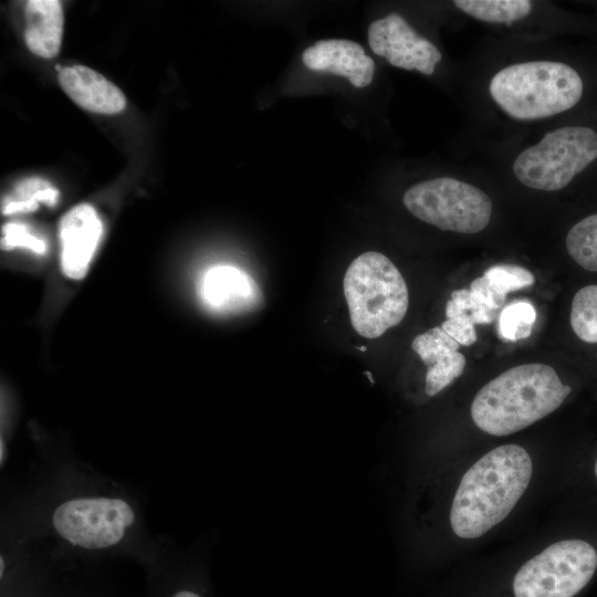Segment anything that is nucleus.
Listing matches in <instances>:
<instances>
[{
    "label": "nucleus",
    "mask_w": 597,
    "mask_h": 597,
    "mask_svg": "<svg viewBox=\"0 0 597 597\" xmlns=\"http://www.w3.org/2000/svg\"><path fill=\"white\" fill-rule=\"evenodd\" d=\"M533 471L526 450L500 446L462 476L454 494L450 524L457 536L476 538L503 521L528 486Z\"/></svg>",
    "instance_id": "obj_1"
},
{
    "label": "nucleus",
    "mask_w": 597,
    "mask_h": 597,
    "mask_svg": "<svg viewBox=\"0 0 597 597\" xmlns=\"http://www.w3.org/2000/svg\"><path fill=\"white\" fill-rule=\"evenodd\" d=\"M572 388L549 365L512 367L485 384L471 405L473 422L492 436L517 432L556 410Z\"/></svg>",
    "instance_id": "obj_2"
},
{
    "label": "nucleus",
    "mask_w": 597,
    "mask_h": 597,
    "mask_svg": "<svg viewBox=\"0 0 597 597\" xmlns=\"http://www.w3.org/2000/svg\"><path fill=\"white\" fill-rule=\"evenodd\" d=\"M493 101L511 117L542 119L574 107L583 96L578 72L556 61H528L495 73L489 85Z\"/></svg>",
    "instance_id": "obj_3"
},
{
    "label": "nucleus",
    "mask_w": 597,
    "mask_h": 597,
    "mask_svg": "<svg viewBox=\"0 0 597 597\" xmlns=\"http://www.w3.org/2000/svg\"><path fill=\"white\" fill-rule=\"evenodd\" d=\"M343 287L350 323L363 337L381 336L407 313L406 282L383 253L369 251L358 255L345 273Z\"/></svg>",
    "instance_id": "obj_4"
},
{
    "label": "nucleus",
    "mask_w": 597,
    "mask_h": 597,
    "mask_svg": "<svg viewBox=\"0 0 597 597\" xmlns=\"http://www.w3.org/2000/svg\"><path fill=\"white\" fill-rule=\"evenodd\" d=\"M597 159V133L587 126H565L548 132L524 149L512 170L524 186L543 191L565 188Z\"/></svg>",
    "instance_id": "obj_5"
},
{
    "label": "nucleus",
    "mask_w": 597,
    "mask_h": 597,
    "mask_svg": "<svg viewBox=\"0 0 597 597\" xmlns=\"http://www.w3.org/2000/svg\"><path fill=\"white\" fill-rule=\"evenodd\" d=\"M407 210L444 231L473 234L484 230L492 201L480 188L450 177L418 182L404 193Z\"/></svg>",
    "instance_id": "obj_6"
},
{
    "label": "nucleus",
    "mask_w": 597,
    "mask_h": 597,
    "mask_svg": "<svg viewBox=\"0 0 597 597\" xmlns=\"http://www.w3.org/2000/svg\"><path fill=\"white\" fill-rule=\"evenodd\" d=\"M597 568L595 548L583 540L554 543L527 561L513 579L515 597H574Z\"/></svg>",
    "instance_id": "obj_7"
},
{
    "label": "nucleus",
    "mask_w": 597,
    "mask_h": 597,
    "mask_svg": "<svg viewBox=\"0 0 597 597\" xmlns=\"http://www.w3.org/2000/svg\"><path fill=\"white\" fill-rule=\"evenodd\" d=\"M134 520L127 502L109 498L74 499L53 514L56 532L71 544L88 549L115 545Z\"/></svg>",
    "instance_id": "obj_8"
},
{
    "label": "nucleus",
    "mask_w": 597,
    "mask_h": 597,
    "mask_svg": "<svg viewBox=\"0 0 597 597\" xmlns=\"http://www.w3.org/2000/svg\"><path fill=\"white\" fill-rule=\"evenodd\" d=\"M371 51L392 66L417 70L425 75L434 72L441 52L429 40L419 35L398 13L374 21L368 28Z\"/></svg>",
    "instance_id": "obj_9"
},
{
    "label": "nucleus",
    "mask_w": 597,
    "mask_h": 597,
    "mask_svg": "<svg viewBox=\"0 0 597 597\" xmlns=\"http://www.w3.org/2000/svg\"><path fill=\"white\" fill-rule=\"evenodd\" d=\"M103 234V223L88 203L71 208L60 220V266L71 280H81L88 271Z\"/></svg>",
    "instance_id": "obj_10"
},
{
    "label": "nucleus",
    "mask_w": 597,
    "mask_h": 597,
    "mask_svg": "<svg viewBox=\"0 0 597 597\" xmlns=\"http://www.w3.org/2000/svg\"><path fill=\"white\" fill-rule=\"evenodd\" d=\"M202 304L217 314H233L252 310L261 301L259 286L243 270L218 264L207 269L198 283Z\"/></svg>",
    "instance_id": "obj_11"
},
{
    "label": "nucleus",
    "mask_w": 597,
    "mask_h": 597,
    "mask_svg": "<svg viewBox=\"0 0 597 597\" xmlns=\"http://www.w3.org/2000/svg\"><path fill=\"white\" fill-rule=\"evenodd\" d=\"M302 61L310 70L344 76L358 88L368 86L375 72L373 59L349 40L318 41L303 51Z\"/></svg>",
    "instance_id": "obj_12"
},
{
    "label": "nucleus",
    "mask_w": 597,
    "mask_h": 597,
    "mask_svg": "<svg viewBox=\"0 0 597 597\" xmlns=\"http://www.w3.org/2000/svg\"><path fill=\"white\" fill-rule=\"evenodd\" d=\"M459 344L441 326L417 335L411 347L427 365L426 394L434 396L460 377L465 368V357Z\"/></svg>",
    "instance_id": "obj_13"
},
{
    "label": "nucleus",
    "mask_w": 597,
    "mask_h": 597,
    "mask_svg": "<svg viewBox=\"0 0 597 597\" xmlns=\"http://www.w3.org/2000/svg\"><path fill=\"white\" fill-rule=\"evenodd\" d=\"M57 80L63 91L82 108L112 115L126 106L123 92L101 73L84 65L65 66Z\"/></svg>",
    "instance_id": "obj_14"
},
{
    "label": "nucleus",
    "mask_w": 597,
    "mask_h": 597,
    "mask_svg": "<svg viewBox=\"0 0 597 597\" xmlns=\"http://www.w3.org/2000/svg\"><path fill=\"white\" fill-rule=\"evenodd\" d=\"M24 40L35 55L51 59L61 46L63 34V10L56 0H30L24 9Z\"/></svg>",
    "instance_id": "obj_15"
},
{
    "label": "nucleus",
    "mask_w": 597,
    "mask_h": 597,
    "mask_svg": "<svg viewBox=\"0 0 597 597\" xmlns=\"http://www.w3.org/2000/svg\"><path fill=\"white\" fill-rule=\"evenodd\" d=\"M453 3L468 15L489 23L511 24L532 10L528 0H455Z\"/></svg>",
    "instance_id": "obj_16"
},
{
    "label": "nucleus",
    "mask_w": 597,
    "mask_h": 597,
    "mask_svg": "<svg viewBox=\"0 0 597 597\" xmlns=\"http://www.w3.org/2000/svg\"><path fill=\"white\" fill-rule=\"evenodd\" d=\"M59 191L42 178L33 177L19 182L14 192L3 201L1 212L4 216L33 212L40 203L53 207L57 202Z\"/></svg>",
    "instance_id": "obj_17"
},
{
    "label": "nucleus",
    "mask_w": 597,
    "mask_h": 597,
    "mask_svg": "<svg viewBox=\"0 0 597 597\" xmlns=\"http://www.w3.org/2000/svg\"><path fill=\"white\" fill-rule=\"evenodd\" d=\"M565 244L576 263L597 272V213L575 223L566 235Z\"/></svg>",
    "instance_id": "obj_18"
},
{
    "label": "nucleus",
    "mask_w": 597,
    "mask_h": 597,
    "mask_svg": "<svg viewBox=\"0 0 597 597\" xmlns=\"http://www.w3.org/2000/svg\"><path fill=\"white\" fill-rule=\"evenodd\" d=\"M488 291L500 306H503L510 292L534 284V275L520 265L498 264L489 268L482 275Z\"/></svg>",
    "instance_id": "obj_19"
},
{
    "label": "nucleus",
    "mask_w": 597,
    "mask_h": 597,
    "mask_svg": "<svg viewBox=\"0 0 597 597\" xmlns=\"http://www.w3.org/2000/svg\"><path fill=\"white\" fill-rule=\"evenodd\" d=\"M570 325L586 343H597V285L582 287L573 297Z\"/></svg>",
    "instance_id": "obj_20"
},
{
    "label": "nucleus",
    "mask_w": 597,
    "mask_h": 597,
    "mask_svg": "<svg viewBox=\"0 0 597 597\" xmlns=\"http://www.w3.org/2000/svg\"><path fill=\"white\" fill-rule=\"evenodd\" d=\"M536 322V310L527 300H517L506 305L500 316L499 336L509 342L527 338Z\"/></svg>",
    "instance_id": "obj_21"
},
{
    "label": "nucleus",
    "mask_w": 597,
    "mask_h": 597,
    "mask_svg": "<svg viewBox=\"0 0 597 597\" xmlns=\"http://www.w3.org/2000/svg\"><path fill=\"white\" fill-rule=\"evenodd\" d=\"M460 313L469 314L475 324H491L496 311L489 307L483 297L471 289H460L451 292L446 305L447 318Z\"/></svg>",
    "instance_id": "obj_22"
},
{
    "label": "nucleus",
    "mask_w": 597,
    "mask_h": 597,
    "mask_svg": "<svg viewBox=\"0 0 597 597\" xmlns=\"http://www.w3.org/2000/svg\"><path fill=\"white\" fill-rule=\"evenodd\" d=\"M1 248L3 250L24 249L36 255H44L48 243L31 229L20 222H8L1 229Z\"/></svg>",
    "instance_id": "obj_23"
},
{
    "label": "nucleus",
    "mask_w": 597,
    "mask_h": 597,
    "mask_svg": "<svg viewBox=\"0 0 597 597\" xmlns=\"http://www.w3.org/2000/svg\"><path fill=\"white\" fill-rule=\"evenodd\" d=\"M475 323L467 313H460L447 318L442 324V329L452 337L459 345L470 346L476 342Z\"/></svg>",
    "instance_id": "obj_24"
},
{
    "label": "nucleus",
    "mask_w": 597,
    "mask_h": 597,
    "mask_svg": "<svg viewBox=\"0 0 597 597\" xmlns=\"http://www.w3.org/2000/svg\"><path fill=\"white\" fill-rule=\"evenodd\" d=\"M172 597H200V596H198L197 594L192 591L184 590V591H179L175 594Z\"/></svg>",
    "instance_id": "obj_25"
},
{
    "label": "nucleus",
    "mask_w": 597,
    "mask_h": 597,
    "mask_svg": "<svg viewBox=\"0 0 597 597\" xmlns=\"http://www.w3.org/2000/svg\"><path fill=\"white\" fill-rule=\"evenodd\" d=\"M3 567H4V563H3V558L1 557L0 558V576H2L3 574Z\"/></svg>",
    "instance_id": "obj_26"
},
{
    "label": "nucleus",
    "mask_w": 597,
    "mask_h": 597,
    "mask_svg": "<svg viewBox=\"0 0 597 597\" xmlns=\"http://www.w3.org/2000/svg\"><path fill=\"white\" fill-rule=\"evenodd\" d=\"M595 474L597 476V460H596V463H595Z\"/></svg>",
    "instance_id": "obj_27"
},
{
    "label": "nucleus",
    "mask_w": 597,
    "mask_h": 597,
    "mask_svg": "<svg viewBox=\"0 0 597 597\" xmlns=\"http://www.w3.org/2000/svg\"><path fill=\"white\" fill-rule=\"evenodd\" d=\"M360 349H362L363 352H365L366 347H365V346H362Z\"/></svg>",
    "instance_id": "obj_28"
}]
</instances>
